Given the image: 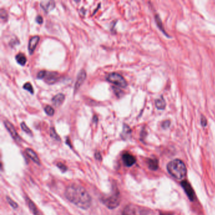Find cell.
Listing matches in <instances>:
<instances>
[{
	"label": "cell",
	"mask_w": 215,
	"mask_h": 215,
	"mask_svg": "<svg viewBox=\"0 0 215 215\" xmlns=\"http://www.w3.org/2000/svg\"><path fill=\"white\" fill-rule=\"evenodd\" d=\"M67 199L77 207L87 210L91 203V198L88 191L81 186L73 184L67 186L65 190Z\"/></svg>",
	"instance_id": "6da1fadb"
},
{
	"label": "cell",
	"mask_w": 215,
	"mask_h": 215,
	"mask_svg": "<svg viewBox=\"0 0 215 215\" xmlns=\"http://www.w3.org/2000/svg\"><path fill=\"white\" fill-rule=\"evenodd\" d=\"M167 170L169 174L177 180H182L187 173L186 165L179 159L174 160L167 165Z\"/></svg>",
	"instance_id": "7a4b0ae2"
},
{
	"label": "cell",
	"mask_w": 215,
	"mask_h": 215,
	"mask_svg": "<svg viewBox=\"0 0 215 215\" xmlns=\"http://www.w3.org/2000/svg\"><path fill=\"white\" fill-rule=\"evenodd\" d=\"M102 201L108 208L115 209L119 206L121 202L120 193L117 186L112 187V190L109 195L102 198Z\"/></svg>",
	"instance_id": "3957f363"
},
{
	"label": "cell",
	"mask_w": 215,
	"mask_h": 215,
	"mask_svg": "<svg viewBox=\"0 0 215 215\" xmlns=\"http://www.w3.org/2000/svg\"><path fill=\"white\" fill-rule=\"evenodd\" d=\"M37 78L39 79H44L45 82L49 85H52L59 80L60 75L56 72L40 71L38 73Z\"/></svg>",
	"instance_id": "277c9868"
},
{
	"label": "cell",
	"mask_w": 215,
	"mask_h": 215,
	"mask_svg": "<svg viewBox=\"0 0 215 215\" xmlns=\"http://www.w3.org/2000/svg\"><path fill=\"white\" fill-rule=\"evenodd\" d=\"M107 80L119 87L125 88L127 87V82L124 78L117 73H110L107 76Z\"/></svg>",
	"instance_id": "5b68a950"
},
{
	"label": "cell",
	"mask_w": 215,
	"mask_h": 215,
	"mask_svg": "<svg viewBox=\"0 0 215 215\" xmlns=\"http://www.w3.org/2000/svg\"><path fill=\"white\" fill-rule=\"evenodd\" d=\"M3 122L4 126L6 127V128H7V130L10 134L11 137L13 138L16 141H17V142H20L21 138L19 136V135H18V133L16 132L13 125L8 121H4Z\"/></svg>",
	"instance_id": "8992f818"
},
{
	"label": "cell",
	"mask_w": 215,
	"mask_h": 215,
	"mask_svg": "<svg viewBox=\"0 0 215 215\" xmlns=\"http://www.w3.org/2000/svg\"><path fill=\"white\" fill-rule=\"evenodd\" d=\"M181 186L183 187L184 191H185L190 201H193L194 199L195 194L192 186H190V184L186 181H183L181 182Z\"/></svg>",
	"instance_id": "52a82bcc"
},
{
	"label": "cell",
	"mask_w": 215,
	"mask_h": 215,
	"mask_svg": "<svg viewBox=\"0 0 215 215\" xmlns=\"http://www.w3.org/2000/svg\"><path fill=\"white\" fill-rule=\"evenodd\" d=\"M122 161L127 167H131L136 162V158L128 152L124 153L122 156Z\"/></svg>",
	"instance_id": "ba28073f"
},
{
	"label": "cell",
	"mask_w": 215,
	"mask_h": 215,
	"mask_svg": "<svg viewBox=\"0 0 215 215\" xmlns=\"http://www.w3.org/2000/svg\"><path fill=\"white\" fill-rule=\"evenodd\" d=\"M86 78H87V73L85 70H82L80 72L78 73L75 85V92L77 91L81 87L83 82H85Z\"/></svg>",
	"instance_id": "9c48e42d"
},
{
	"label": "cell",
	"mask_w": 215,
	"mask_h": 215,
	"mask_svg": "<svg viewBox=\"0 0 215 215\" xmlns=\"http://www.w3.org/2000/svg\"><path fill=\"white\" fill-rule=\"evenodd\" d=\"M39 39H40V37L37 35L34 36V37H32L30 39L29 42H28V46L30 54H33V52H34L35 48L37 47V44L39 43Z\"/></svg>",
	"instance_id": "30bf717a"
},
{
	"label": "cell",
	"mask_w": 215,
	"mask_h": 215,
	"mask_svg": "<svg viewBox=\"0 0 215 215\" xmlns=\"http://www.w3.org/2000/svg\"><path fill=\"white\" fill-rule=\"evenodd\" d=\"M40 6L46 12H49L55 8L56 4L54 1H42Z\"/></svg>",
	"instance_id": "8fae6325"
},
{
	"label": "cell",
	"mask_w": 215,
	"mask_h": 215,
	"mask_svg": "<svg viewBox=\"0 0 215 215\" xmlns=\"http://www.w3.org/2000/svg\"><path fill=\"white\" fill-rule=\"evenodd\" d=\"M25 153L31 159L34 163H37L39 165L40 164V162L38 155H37V153L33 150L30 148H27L25 150Z\"/></svg>",
	"instance_id": "7c38bea8"
},
{
	"label": "cell",
	"mask_w": 215,
	"mask_h": 215,
	"mask_svg": "<svg viewBox=\"0 0 215 215\" xmlns=\"http://www.w3.org/2000/svg\"><path fill=\"white\" fill-rule=\"evenodd\" d=\"M65 99V96L63 94H59L55 95L52 99V102L54 106L59 107Z\"/></svg>",
	"instance_id": "4fadbf2b"
},
{
	"label": "cell",
	"mask_w": 215,
	"mask_h": 215,
	"mask_svg": "<svg viewBox=\"0 0 215 215\" xmlns=\"http://www.w3.org/2000/svg\"><path fill=\"white\" fill-rule=\"evenodd\" d=\"M28 205L30 210L31 211L34 215H42L37 207L34 203V202H32L30 199H28Z\"/></svg>",
	"instance_id": "5bb4252c"
},
{
	"label": "cell",
	"mask_w": 215,
	"mask_h": 215,
	"mask_svg": "<svg viewBox=\"0 0 215 215\" xmlns=\"http://www.w3.org/2000/svg\"><path fill=\"white\" fill-rule=\"evenodd\" d=\"M15 59L17 63L21 66H24L27 63V58L23 53H18L16 56Z\"/></svg>",
	"instance_id": "9a60e30c"
},
{
	"label": "cell",
	"mask_w": 215,
	"mask_h": 215,
	"mask_svg": "<svg viewBox=\"0 0 215 215\" xmlns=\"http://www.w3.org/2000/svg\"><path fill=\"white\" fill-rule=\"evenodd\" d=\"M148 165L150 169L155 170L158 168V161L157 159H149L148 160Z\"/></svg>",
	"instance_id": "2e32d148"
},
{
	"label": "cell",
	"mask_w": 215,
	"mask_h": 215,
	"mask_svg": "<svg viewBox=\"0 0 215 215\" xmlns=\"http://www.w3.org/2000/svg\"><path fill=\"white\" fill-rule=\"evenodd\" d=\"M155 106L157 108L160 110H163L165 108L166 103L163 97H161L160 99H158L155 100Z\"/></svg>",
	"instance_id": "e0dca14e"
},
{
	"label": "cell",
	"mask_w": 215,
	"mask_h": 215,
	"mask_svg": "<svg viewBox=\"0 0 215 215\" xmlns=\"http://www.w3.org/2000/svg\"><path fill=\"white\" fill-rule=\"evenodd\" d=\"M131 130L130 127H129L127 125L124 124L123 127V131H122V133L121 134V137L124 139H126L127 137H129V136L131 134Z\"/></svg>",
	"instance_id": "ac0fdd59"
},
{
	"label": "cell",
	"mask_w": 215,
	"mask_h": 215,
	"mask_svg": "<svg viewBox=\"0 0 215 215\" xmlns=\"http://www.w3.org/2000/svg\"><path fill=\"white\" fill-rule=\"evenodd\" d=\"M135 211H136V210L134 208V206L130 205L124 209L123 215H137Z\"/></svg>",
	"instance_id": "d6986e66"
},
{
	"label": "cell",
	"mask_w": 215,
	"mask_h": 215,
	"mask_svg": "<svg viewBox=\"0 0 215 215\" xmlns=\"http://www.w3.org/2000/svg\"><path fill=\"white\" fill-rule=\"evenodd\" d=\"M50 136L52 138H53L54 140L56 141H61V139L59 136V135L57 134V133L56 132V131H55L54 128V127H51L50 129Z\"/></svg>",
	"instance_id": "ffe728a7"
},
{
	"label": "cell",
	"mask_w": 215,
	"mask_h": 215,
	"mask_svg": "<svg viewBox=\"0 0 215 215\" xmlns=\"http://www.w3.org/2000/svg\"><path fill=\"white\" fill-rule=\"evenodd\" d=\"M21 127H22V130L24 131L27 134H29V135H31V136H32V131L30 130V129L28 128V127L27 126V124L25 123V122H22L21 124Z\"/></svg>",
	"instance_id": "44dd1931"
},
{
	"label": "cell",
	"mask_w": 215,
	"mask_h": 215,
	"mask_svg": "<svg viewBox=\"0 0 215 215\" xmlns=\"http://www.w3.org/2000/svg\"><path fill=\"white\" fill-rule=\"evenodd\" d=\"M44 110H45V112L48 115L52 116L54 114V109L50 106H46L44 108Z\"/></svg>",
	"instance_id": "7402d4cb"
},
{
	"label": "cell",
	"mask_w": 215,
	"mask_h": 215,
	"mask_svg": "<svg viewBox=\"0 0 215 215\" xmlns=\"http://www.w3.org/2000/svg\"><path fill=\"white\" fill-rule=\"evenodd\" d=\"M155 20H156V22H157V25H158L159 28L160 29L163 33H165L166 35H167V34L165 33V30H164V28H163V26H162V21H161V20H160V17H159L157 15L155 16Z\"/></svg>",
	"instance_id": "603a6c76"
},
{
	"label": "cell",
	"mask_w": 215,
	"mask_h": 215,
	"mask_svg": "<svg viewBox=\"0 0 215 215\" xmlns=\"http://www.w3.org/2000/svg\"><path fill=\"white\" fill-rule=\"evenodd\" d=\"M23 87L24 89L27 90L28 91H29L30 93L34 94V88H33V87H32V86L31 83H26L24 84Z\"/></svg>",
	"instance_id": "cb8c5ba5"
},
{
	"label": "cell",
	"mask_w": 215,
	"mask_h": 215,
	"mask_svg": "<svg viewBox=\"0 0 215 215\" xmlns=\"http://www.w3.org/2000/svg\"><path fill=\"white\" fill-rule=\"evenodd\" d=\"M7 200L8 202L9 203V205L13 209H16L18 207V204L16 203V202L15 201H14L11 198H9L8 196H7Z\"/></svg>",
	"instance_id": "d4e9b609"
},
{
	"label": "cell",
	"mask_w": 215,
	"mask_h": 215,
	"mask_svg": "<svg viewBox=\"0 0 215 215\" xmlns=\"http://www.w3.org/2000/svg\"><path fill=\"white\" fill-rule=\"evenodd\" d=\"M56 165H57V167L61 170V172L63 173L65 172H66L67 170V167H66V165H65L63 163H60V162L58 163Z\"/></svg>",
	"instance_id": "484cf974"
},
{
	"label": "cell",
	"mask_w": 215,
	"mask_h": 215,
	"mask_svg": "<svg viewBox=\"0 0 215 215\" xmlns=\"http://www.w3.org/2000/svg\"><path fill=\"white\" fill-rule=\"evenodd\" d=\"M7 18H8V14L7 13V11L2 9L1 10V18L3 20H7Z\"/></svg>",
	"instance_id": "4316f807"
},
{
	"label": "cell",
	"mask_w": 215,
	"mask_h": 215,
	"mask_svg": "<svg viewBox=\"0 0 215 215\" xmlns=\"http://www.w3.org/2000/svg\"><path fill=\"white\" fill-rule=\"evenodd\" d=\"M170 124V121H169V120L165 121H163V122H162V127L163 129H167L168 127H169Z\"/></svg>",
	"instance_id": "83f0119b"
},
{
	"label": "cell",
	"mask_w": 215,
	"mask_h": 215,
	"mask_svg": "<svg viewBox=\"0 0 215 215\" xmlns=\"http://www.w3.org/2000/svg\"><path fill=\"white\" fill-rule=\"evenodd\" d=\"M201 125L203 126V127H205L207 124V120H206V118H205V116L202 115L201 116Z\"/></svg>",
	"instance_id": "f1b7e54d"
},
{
	"label": "cell",
	"mask_w": 215,
	"mask_h": 215,
	"mask_svg": "<svg viewBox=\"0 0 215 215\" xmlns=\"http://www.w3.org/2000/svg\"><path fill=\"white\" fill-rule=\"evenodd\" d=\"M35 20L39 24H41L43 22V18L40 15H38L36 17Z\"/></svg>",
	"instance_id": "f546056e"
},
{
	"label": "cell",
	"mask_w": 215,
	"mask_h": 215,
	"mask_svg": "<svg viewBox=\"0 0 215 215\" xmlns=\"http://www.w3.org/2000/svg\"><path fill=\"white\" fill-rule=\"evenodd\" d=\"M95 157L98 160H102V156L99 152H96L95 153Z\"/></svg>",
	"instance_id": "4dcf8cb0"
},
{
	"label": "cell",
	"mask_w": 215,
	"mask_h": 215,
	"mask_svg": "<svg viewBox=\"0 0 215 215\" xmlns=\"http://www.w3.org/2000/svg\"><path fill=\"white\" fill-rule=\"evenodd\" d=\"M93 121H94V122H95V123H97V121H98V117H97V115H94Z\"/></svg>",
	"instance_id": "1f68e13d"
}]
</instances>
